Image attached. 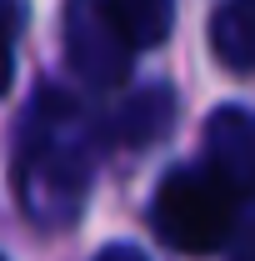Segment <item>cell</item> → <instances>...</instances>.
<instances>
[{
	"mask_svg": "<svg viewBox=\"0 0 255 261\" xmlns=\"http://www.w3.org/2000/svg\"><path fill=\"white\" fill-rule=\"evenodd\" d=\"M210 50L230 70H255V0H230L210 20Z\"/></svg>",
	"mask_w": 255,
	"mask_h": 261,
	"instance_id": "obj_3",
	"label": "cell"
},
{
	"mask_svg": "<svg viewBox=\"0 0 255 261\" xmlns=\"http://www.w3.org/2000/svg\"><path fill=\"white\" fill-rule=\"evenodd\" d=\"M170 91H140V96L125 106V116H120V136H125L130 146H145V141H160L165 130H170Z\"/></svg>",
	"mask_w": 255,
	"mask_h": 261,
	"instance_id": "obj_5",
	"label": "cell"
},
{
	"mask_svg": "<svg viewBox=\"0 0 255 261\" xmlns=\"http://www.w3.org/2000/svg\"><path fill=\"white\" fill-rule=\"evenodd\" d=\"M170 0H105V20L115 25V35L125 40L130 50L160 45L170 31Z\"/></svg>",
	"mask_w": 255,
	"mask_h": 261,
	"instance_id": "obj_4",
	"label": "cell"
},
{
	"mask_svg": "<svg viewBox=\"0 0 255 261\" xmlns=\"http://www.w3.org/2000/svg\"><path fill=\"white\" fill-rule=\"evenodd\" d=\"M230 216H235V196L215 181V171H195V166L170 171L155 191V206H150L160 241L175 246L180 256L220 251L230 236Z\"/></svg>",
	"mask_w": 255,
	"mask_h": 261,
	"instance_id": "obj_1",
	"label": "cell"
},
{
	"mask_svg": "<svg viewBox=\"0 0 255 261\" xmlns=\"http://www.w3.org/2000/svg\"><path fill=\"white\" fill-rule=\"evenodd\" d=\"M95 261H145L140 251H130V246H110V251H100Z\"/></svg>",
	"mask_w": 255,
	"mask_h": 261,
	"instance_id": "obj_8",
	"label": "cell"
},
{
	"mask_svg": "<svg viewBox=\"0 0 255 261\" xmlns=\"http://www.w3.org/2000/svg\"><path fill=\"white\" fill-rule=\"evenodd\" d=\"M10 75H15V61H10V40H0V96L10 91Z\"/></svg>",
	"mask_w": 255,
	"mask_h": 261,
	"instance_id": "obj_7",
	"label": "cell"
},
{
	"mask_svg": "<svg viewBox=\"0 0 255 261\" xmlns=\"http://www.w3.org/2000/svg\"><path fill=\"white\" fill-rule=\"evenodd\" d=\"M20 25H25V5L20 0H0V40H10Z\"/></svg>",
	"mask_w": 255,
	"mask_h": 261,
	"instance_id": "obj_6",
	"label": "cell"
},
{
	"mask_svg": "<svg viewBox=\"0 0 255 261\" xmlns=\"http://www.w3.org/2000/svg\"><path fill=\"white\" fill-rule=\"evenodd\" d=\"M205 171H215V181L235 201L255 191V111L220 106L205 121Z\"/></svg>",
	"mask_w": 255,
	"mask_h": 261,
	"instance_id": "obj_2",
	"label": "cell"
}]
</instances>
